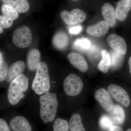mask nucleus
Wrapping results in <instances>:
<instances>
[{"label": "nucleus", "instance_id": "nucleus-1", "mask_svg": "<svg viewBox=\"0 0 131 131\" xmlns=\"http://www.w3.org/2000/svg\"><path fill=\"white\" fill-rule=\"evenodd\" d=\"M40 118L45 124L53 122L56 116L58 107L57 96L56 93L49 92L39 97Z\"/></svg>", "mask_w": 131, "mask_h": 131}, {"label": "nucleus", "instance_id": "nucleus-2", "mask_svg": "<svg viewBox=\"0 0 131 131\" xmlns=\"http://www.w3.org/2000/svg\"><path fill=\"white\" fill-rule=\"evenodd\" d=\"M28 84V78L23 74L19 75L10 83L8 89L7 98L10 105H17L25 97Z\"/></svg>", "mask_w": 131, "mask_h": 131}, {"label": "nucleus", "instance_id": "nucleus-3", "mask_svg": "<svg viewBox=\"0 0 131 131\" xmlns=\"http://www.w3.org/2000/svg\"><path fill=\"white\" fill-rule=\"evenodd\" d=\"M36 70L31 88L35 93L41 95L49 92L50 89V80L47 64L40 62Z\"/></svg>", "mask_w": 131, "mask_h": 131}, {"label": "nucleus", "instance_id": "nucleus-4", "mask_svg": "<svg viewBox=\"0 0 131 131\" xmlns=\"http://www.w3.org/2000/svg\"><path fill=\"white\" fill-rule=\"evenodd\" d=\"M83 87V82L81 78L74 73L68 75L64 81V91L68 96L78 95L81 92Z\"/></svg>", "mask_w": 131, "mask_h": 131}, {"label": "nucleus", "instance_id": "nucleus-5", "mask_svg": "<svg viewBox=\"0 0 131 131\" xmlns=\"http://www.w3.org/2000/svg\"><path fill=\"white\" fill-rule=\"evenodd\" d=\"M12 40L14 44L17 47L25 48L31 45L32 35L30 28L22 26L16 29L13 33Z\"/></svg>", "mask_w": 131, "mask_h": 131}, {"label": "nucleus", "instance_id": "nucleus-6", "mask_svg": "<svg viewBox=\"0 0 131 131\" xmlns=\"http://www.w3.org/2000/svg\"><path fill=\"white\" fill-rule=\"evenodd\" d=\"M61 18L66 24L75 25L83 22L86 18L85 13L79 8H75L70 12L63 10L60 14Z\"/></svg>", "mask_w": 131, "mask_h": 131}, {"label": "nucleus", "instance_id": "nucleus-7", "mask_svg": "<svg viewBox=\"0 0 131 131\" xmlns=\"http://www.w3.org/2000/svg\"><path fill=\"white\" fill-rule=\"evenodd\" d=\"M107 90L111 96L118 102L125 107L128 106L130 100L126 91L117 84H111L108 86Z\"/></svg>", "mask_w": 131, "mask_h": 131}, {"label": "nucleus", "instance_id": "nucleus-8", "mask_svg": "<svg viewBox=\"0 0 131 131\" xmlns=\"http://www.w3.org/2000/svg\"><path fill=\"white\" fill-rule=\"evenodd\" d=\"M94 97L106 111L110 113L112 110L114 106L113 101L109 93L105 89L100 88L96 90Z\"/></svg>", "mask_w": 131, "mask_h": 131}, {"label": "nucleus", "instance_id": "nucleus-9", "mask_svg": "<svg viewBox=\"0 0 131 131\" xmlns=\"http://www.w3.org/2000/svg\"><path fill=\"white\" fill-rule=\"evenodd\" d=\"M107 40L108 45L113 50L123 55L126 54L127 50L126 43L122 37L113 34L108 37Z\"/></svg>", "mask_w": 131, "mask_h": 131}, {"label": "nucleus", "instance_id": "nucleus-10", "mask_svg": "<svg viewBox=\"0 0 131 131\" xmlns=\"http://www.w3.org/2000/svg\"><path fill=\"white\" fill-rule=\"evenodd\" d=\"M68 59L75 68L83 73L86 72L88 65L85 59L81 54L76 52H71L68 54Z\"/></svg>", "mask_w": 131, "mask_h": 131}, {"label": "nucleus", "instance_id": "nucleus-11", "mask_svg": "<svg viewBox=\"0 0 131 131\" xmlns=\"http://www.w3.org/2000/svg\"><path fill=\"white\" fill-rule=\"evenodd\" d=\"M9 126L13 131H32L30 124L22 116H16L12 119L9 122Z\"/></svg>", "mask_w": 131, "mask_h": 131}, {"label": "nucleus", "instance_id": "nucleus-12", "mask_svg": "<svg viewBox=\"0 0 131 131\" xmlns=\"http://www.w3.org/2000/svg\"><path fill=\"white\" fill-rule=\"evenodd\" d=\"M109 26L105 21H101L95 25L88 27L86 31L90 35L96 37H101L107 33Z\"/></svg>", "mask_w": 131, "mask_h": 131}, {"label": "nucleus", "instance_id": "nucleus-13", "mask_svg": "<svg viewBox=\"0 0 131 131\" xmlns=\"http://www.w3.org/2000/svg\"><path fill=\"white\" fill-rule=\"evenodd\" d=\"M26 68V64L22 61L15 62L8 68L6 81L10 83L15 78L23 74Z\"/></svg>", "mask_w": 131, "mask_h": 131}, {"label": "nucleus", "instance_id": "nucleus-14", "mask_svg": "<svg viewBox=\"0 0 131 131\" xmlns=\"http://www.w3.org/2000/svg\"><path fill=\"white\" fill-rule=\"evenodd\" d=\"M131 9V2L130 0H120L117 4L115 9L116 18L120 21H123L126 18Z\"/></svg>", "mask_w": 131, "mask_h": 131}, {"label": "nucleus", "instance_id": "nucleus-15", "mask_svg": "<svg viewBox=\"0 0 131 131\" xmlns=\"http://www.w3.org/2000/svg\"><path fill=\"white\" fill-rule=\"evenodd\" d=\"M101 12L105 21L107 22L109 26H114L116 24L117 18L113 7L110 3H106L102 7Z\"/></svg>", "mask_w": 131, "mask_h": 131}, {"label": "nucleus", "instance_id": "nucleus-16", "mask_svg": "<svg viewBox=\"0 0 131 131\" xmlns=\"http://www.w3.org/2000/svg\"><path fill=\"white\" fill-rule=\"evenodd\" d=\"M69 38L68 35L63 31H60L55 34L52 38V44L59 50H63L69 44Z\"/></svg>", "mask_w": 131, "mask_h": 131}, {"label": "nucleus", "instance_id": "nucleus-17", "mask_svg": "<svg viewBox=\"0 0 131 131\" xmlns=\"http://www.w3.org/2000/svg\"><path fill=\"white\" fill-rule=\"evenodd\" d=\"M40 54L39 50L32 49L28 51L27 57V64L29 70H36L40 62Z\"/></svg>", "mask_w": 131, "mask_h": 131}, {"label": "nucleus", "instance_id": "nucleus-18", "mask_svg": "<svg viewBox=\"0 0 131 131\" xmlns=\"http://www.w3.org/2000/svg\"><path fill=\"white\" fill-rule=\"evenodd\" d=\"M3 3L16 9L18 13H24L28 12L30 6L28 0H1Z\"/></svg>", "mask_w": 131, "mask_h": 131}, {"label": "nucleus", "instance_id": "nucleus-19", "mask_svg": "<svg viewBox=\"0 0 131 131\" xmlns=\"http://www.w3.org/2000/svg\"><path fill=\"white\" fill-rule=\"evenodd\" d=\"M110 113V118L115 124L120 125L124 122L125 119V112L120 106L118 105L114 106Z\"/></svg>", "mask_w": 131, "mask_h": 131}, {"label": "nucleus", "instance_id": "nucleus-20", "mask_svg": "<svg viewBox=\"0 0 131 131\" xmlns=\"http://www.w3.org/2000/svg\"><path fill=\"white\" fill-rule=\"evenodd\" d=\"M101 60L98 65V69L103 73H107L111 67V58L110 54L105 50L101 51Z\"/></svg>", "mask_w": 131, "mask_h": 131}, {"label": "nucleus", "instance_id": "nucleus-21", "mask_svg": "<svg viewBox=\"0 0 131 131\" xmlns=\"http://www.w3.org/2000/svg\"><path fill=\"white\" fill-rule=\"evenodd\" d=\"M70 131H86L82 124L81 116L78 114H73L69 122Z\"/></svg>", "mask_w": 131, "mask_h": 131}, {"label": "nucleus", "instance_id": "nucleus-22", "mask_svg": "<svg viewBox=\"0 0 131 131\" xmlns=\"http://www.w3.org/2000/svg\"><path fill=\"white\" fill-rule=\"evenodd\" d=\"M73 47L75 50L80 51H86L91 48V42L86 38L78 39L73 43Z\"/></svg>", "mask_w": 131, "mask_h": 131}, {"label": "nucleus", "instance_id": "nucleus-23", "mask_svg": "<svg viewBox=\"0 0 131 131\" xmlns=\"http://www.w3.org/2000/svg\"><path fill=\"white\" fill-rule=\"evenodd\" d=\"M1 11L2 15L13 20L16 19L18 17V12L8 5L3 4L1 7Z\"/></svg>", "mask_w": 131, "mask_h": 131}, {"label": "nucleus", "instance_id": "nucleus-24", "mask_svg": "<svg viewBox=\"0 0 131 131\" xmlns=\"http://www.w3.org/2000/svg\"><path fill=\"white\" fill-rule=\"evenodd\" d=\"M53 129V131H70L68 121L59 118L54 121Z\"/></svg>", "mask_w": 131, "mask_h": 131}, {"label": "nucleus", "instance_id": "nucleus-25", "mask_svg": "<svg viewBox=\"0 0 131 131\" xmlns=\"http://www.w3.org/2000/svg\"><path fill=\"white\" fill-rule=\"evenodd\" d=\"M7 63L3 59L1 52H0V81L3 82L6 80L8 71Z\"/></svg>", "mask_w": 131, "mask_h": 131}, {"label": "nucleus", "instance_id": "nucleus-26", "mask_svg": "<svg viewBox=\"0 0 131 131\" xmlns=\"http://www.w3.org/2000/svg\"><path fill=\"white\" fill-rule=\"evenodd\" d=\"M123 55L113 50L111 52L110 58L111 66L114 68H117L121 64L123 60Z\"/></svg>", "mask_w": 131, "mask_h": 131}, {"label": "nucleus", "instance_id": "nucleus-27", "mask_svg": "<svg viewBox=\"0 0 131 131\" xmlns=\"http://www.w3.org/2000/svg\"><path fill=\"white\" fill-rule=\"evenodd\" d=\"M113 122L111 118L105 115L101 117L100 121V124L101 127L103 129L108 130L113 126Z\"/></svg>", "mask_w": 131, "mask_h": 131}, {"label": "nucleus", "instance_id": "nucleus-28", "mask_svg": "<svg viewBox=\"0 0 131 131\" xmlns=\"http://www.w3.org/2000/svg\"><path fill=\"white\" fill-rule=\"evenodd\" d=\"M13 20L3 15L0 16V27L3 28H9L13 25Z\"/></svg>", "mask_w": 131, "mask_h": 131}, {"label": "nucleus", "instance_id": "nucleus-29", "mask_svg": "<svg viewBox=\"0 0 131 131\" xmlns=\"http://www.w3.org/2000/svg\"><path fill=\"white\" fill-rule=\"evenodd\" d=\"M82 27L81 25H78L71 27L69 30L70 34L73 35H77L81 32Z\"/></svg>", "mask_w": 131, "mask_h": 131}, {"label": "nucleus", "instance_id": "nucleus-30", "mask_svg": "<svg viewBox=\"0 0 131 131\" xmlns=\"http://www.w3.org/2000/svg\"><path fill=\"white\" fill-rule=\"evenodd\" d=\"M0 131H11L6 122L2 118H0Z\"/></svg>", "mask_w": 131, "mask_h": 131}, {"label": "nucleus", "instance_id": "nucleus-31", "mask_svg": "<svg viewBox=\"0 0 131 131\" xmlns=\"http://www.w3.org/2000/svg\"><path fill=\"white\" fill-rule=\"evenodd\" d=\"M108 131H124L121 127L118 126H113Z\"/></svg>", "mask_w": 131, "mask_h": 131}, {"label": "nucleus", "instance_id": "nucleus-32", "mask_svg": "<svg viewBox=\"0 0 131 131\" xmlns=\"http://www.w3.org/2000/svg\"><path fill=\"white\" fill-rule=\"evenodd\" d=\"M129 71H130V73L131 75V56L130 57V58L129 59Z\"/></svg>", "mask_w": 131, "mask_h": 131}, {"label": "nucleus", "instance_id": "nucleus-33", "mask_svg": "<svg viewBox=\"0 0 131 131\" xmlns=\"http://www.w3.org/2000/svg\"><path fill=\"white\" fill-rule=\"evenodd\" d=\"M3 32V28L0 27V33H2Z\"/></svg>", "mask_w": 131, "mask_h": 131}, {"label": "nucleus", "instance_id": "nucleus-34", "mask_svg": "<svg viewBox=\"0 0 131 131\" xmlns=\"http://www.w3.org/2000/svg\"><path fill=\"white\" fill-rule=\"evenodd\" d=\"M127 131H131V129H128V130H127Z\"/></svg>", "mask_w": 131, "mask_h": 131}, {"label": "nucleus", "instance_id": "nucleus-35", "mask_svg": "<svg viewBox=\"0 0 131 131\" xmlns=\"http://www.w3.org/2000/svg\"><path fill=\"white\" fill-rule=\"evenodd\" d=\"M73 1H77V0H73Z\"/></svg>", "mask_w": 131, "mask_h": 131}, {"label": "nucleus", "instance_id": "nucleus-36", "mask_svg": "<svg viewBox=\"0 0 131 131\" xmlns=\"http://www.w3.org/2000/svg\"><path fill=\"white\" fill-rule=\"evenodd\" d=\"M130 1H131V0H130Z\"/></svg>", "mask_w": 131, "mask_h": 131}]
</instances>
